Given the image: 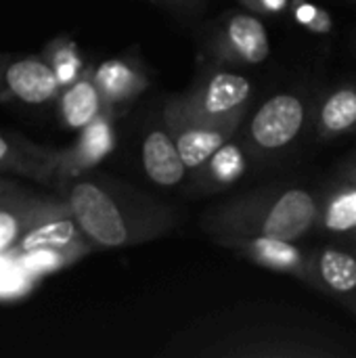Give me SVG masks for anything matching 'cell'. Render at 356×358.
Here are the masks:
<instances>
[{
  "instance_id": "cell-10",
  "label": "cell",
  "mask_w": 356,
  "mask_h": 358,
  "mask_svg": "<svg viewBox=\"0 0 356 358\" xmlns=\"http://www.w3.org/2000/svg\"><path fill=\"white\" fill-rule=\"evenodd\" d=\"M317 227L334 235L356 233V166L344 164V172L319 197Z\"/></svg>"
},
{
  "instance_id": "cell-16",
  "label": "cell",
  "mask_w": 356,
  "mask_h": 358,
  "mask_svg": "<svg viewBox=\"0 0 356 358\" xmlns=\"http://www.w3.org/2000/svg\"><path fill=\"white\" fill-rule=\"evenodd\" d=\"M111 147V130H109V120L101 117V113L84 128L82 141L67 153L61 157V166H59V174L67 176L82 172L84 168L97 164L107 149Z\"/></svg>"
},
{
  "instance_id": "cell-6",
  "label": "cell",
  "mask_w": 356,
  "mask_h": 358,
  "mask_svg": "<svg viewBox=\"0 0 356 358\" xmlns=\"http://www.w3.org/2000/svg\"><path fill=\"white\" fill-rule=\"evenodd\" d=\"M220 243L229 245L231 250L239 252L243 258L264 268L292 275L319 292L315 254L304 252L302 248L296 245V241H281V239H269V237H233Z\"/></svg>"
},
{
  "instance_id": "cell-2",
  "label": "cell",
  "mask_w": 356,
  "mask_h": 358,
  "mask_svg": "<svg viewBox=\"0 0 356 358\" xmlns=\"http://www.w3.org/2000/svg\"><path fill=\"white\" fill-rule=\"evenodd\" d=\"M319 197L302 187L266 189L241 195L208 218L218 243L233 237H269L298 241L317 227Z\"/></svg>"
},
{
  "instance_id": "cell-21",
  "label": "cell",
  "mask_w": 356,
  "mask_h": 358,
  "mask_svg": "<svg viewBox=\"0 0 356 358\" xmlns=\"http://www.w3.org/2000/svg\"><path fill=\"white\" fill-rule=\"evenodd\" d=\"M13 187H15V185H10V182H4V180H2V182H0V197H2V195H6Z\"/></svg>"
},
{
  "instance_id": "cell-23",
  "label": "cell",
  "mask_w": 356,
  "mask_h": 358,
  "mask_svg": "<svg viewBox=\"0 0 356 358\" xmlns=\"http://www.w3.org/2000/svg\"><path fill=\"white\" fill-rule=\"evenodd\" d=\"M353 250H355V254H356V233L353 235Z\"/></svg>"
},
{
  "instance_id": "cell-8",
  "label": "cell",
  "mask_w": 356,
  "mask_h": 358,
  "mask_svg": "<svg viewBox=\"0 0 356 358\" xmlns=\"http://www.w3.org/2000/svg\"><path fill=\"white\" fill-rule=\"evenodd\" d=\"M0 90L25 105H44L57 96L59 76L46 61L23 57L0 65Z\"/></svg>"
},
{
  "instance_id": "cell-9",
  "label": "cell",
  "mask_w": 356,
  "mask_h": 358,
  "mask_svg": "<svg viewBox=\"0 0 356 358\" xmlns=\"http://www.w3.org/2000/svg\"><path fill=\"white\" fill-rule=\"evenodd\" d=\"M61 153L34 145L27 138L0 130V172L21 174L40 182H50L59 174Z\"/></svg>"
},
{
  "instance_id": "cell-18",
  "label": "cell",
  "mask_w": 356,
  "mask_h": 358,
  "mask_svg": "<svg viewBox=\"0 0 356 358\" xmlns=\"http://www.w3.org/2000/svg\"><path fill=\"white\" fill-rule=\"evenodd\" d=\"M94 84L103 99L109 103H120L124 99L134 96L138 90V76L124 61H107L99 67L94 76Z\"/></svg>"
},
{
  "instance_id": "cell-19",
  "label": "cell",
  "mask_w": 356,
  "mask_h": 358,
  "mask_svg": "<svg viewBox=\"0 0 356 358\" xmlns=\"http://www.w3.org/2000/svg\"><path fill=\"white\" fill-rule=\"evenodd\" d=\"M204 166H208V178L214 185H229L235 178H239L243 170V157L241 151L227 141Z\"/></svg>"
},
{
  "instance_id": "cell-7",
  "label": "cell",
  "mask_w": 356,
  "mask_h": 358,
  "mask_svg": "<svg viewBox=\"0 0 356 358\" xmlns=\"http://www.w3.org/2000/svg\"><path fill=\"white\" fill-rule=\"evenodd\" d=\"M63 214H69L67 203L44 199L27 189L13 187L0 197V256L10 252L31 227Z\"/></svg>"
},
{
  "instance_id": "cell-22",
  "label": "cell",
  "mask_w": 356,
  "mask_h": 358,
  "mask_svg": "<svg viewBox=\"0 0 356 358\" xmlns=\"http://www.w3.org/2000/svg\"><path fill=\"white\" fill-rule=\"evenodd\" d=\"M241 2H245L248 6H252V8H254V0H241Z\"/></svg>"
},
{
  "instance_id": "cell-3",
  "label": "cell",
  "mask_w": 356,
  "mask_h": 358,
  "mask_svg": "<svg viewBox=\"0 0 356 358\" xmlns=\"http://www.w3.org/2000/svg\"><path fill=\"white\" fill-rule=\"evenodd\" d=\"M245 113V111H243ZM243 113L225 120H204L189 113L178 99L166 107V126L187 170L201 168L227 141L233 138Z\"/></svg>"
},
{
  "instance_id": "cell-12",
  "label": "cell",
  "mask_w": 356,
  "mask_h": 358,
  "mask_svg": "<svg viewBox=\"0 0 356 358\" xmlns=\"http://www.w3.org/2000/svg\"><path fill=\"white\" fill-rule=\"evenodd\" d=\"M319 292L329 294L356 313V254L340 248H323L315 254Z\"/></svg>"
},
{
  "instance_id": "cell-1",
  "label": "cell",
  "mask_w": 356,
  "mask_h": 358,
  "mask_svg": "<svg viewBox=\"0 0 356 358\" xmlns=\"http://www.w3.org/2000/svg\"><path fill=\"white\" fill-rule=\"evenodd\" d=\"M67 208L82 235L103 248L134 245L172 227V218L162 206L103 178L73 182Z\"/></svg>"
},
{
  "instance_id": "cell-4",
  "label": "cell",
  "mask_w": 356,
  "mask_h": 358,
  "mask_svg": "<svg viewBox=\"0 0 356 358\" xmlns=\"http://www.w3.org/2000/svg\"><path fill=\"white\" fill-rule=\"evenodd\" d=\"M308 107L296 92H279L262 103L250 122V143L260 153H277L298 141Z\"/></svg>"
},
{
  "instance_id": "cell-15",
  "label": "cell",
  "mask_w": 356,
  "mask_h": 358,
  "mask_svg": "<svg viewBox=\"0 0 356 358\" xmlns=\"http://www.w3.org/2000/svg\"><path fill=\"white\" fill-rule=\"evenodd\" d=\"M84 235L78 229L71 214L48 218L36 227H31L19 241V252H31V250H67V248H84Z\"/></svg>"
},
{
  "instance_id": "cell-24",
  "label": "cell",
  "mask_w": 356,
  "mask_h": 358,
  "mask_svg": "<svg viewBox=\"0 0 356 358\" xmlns=\"http://www.w3.org/2000/svg\"><path fill=\"white\" fill-rule=\"evenodd\" d=\"M348 164H355V166H356V153L353 155V157H350V159H348Z\"/></svg>"
},
{
  "instance_id": "cell-14",
  "label": "cell",
  "mask_w": 356,
  "mask_h": 358,
  "mask_svg": "<svg viewBox=\"0 0 356 358\" xmlns=\"http://www.w3.org/2000/svg\"><path fill=\"white\" fill-rule=\"evenodd\" d=\"M143 168L147 176L159 187H174L185 178L187 166L168 130L155 128L145 136Z\"/></svg>"
},
{
  "instance_id": "cell-13",
  "label": "cell",
  "mask_w": 356,
  "mask_h": 358,
  "mask_svg": "<svg viewBox=\"0 0 356 358\" xmlns=\"http://www.w3.org/2000/svg\"><path fill=\"white\" fill-rule=\"evenodd\" d=\"M356 130V84L346 82L329 90L317 107L315 132L321 141H334Z\"/></svg>"
},
{
  "instance_id": "cell-11",
  "label": "cell",
  "mask_w": 356,
  "mask_h": 358,
  "mask_svg": "<svg viewBox=\"0 0 356 358\" xmlns=\"http://www.w3.org/2000/svg\"><path fill=\"white\" fill-rule=\"evenodd\" d=\"M220 46L229 59L248 65H258L271 55V40L264 23L248 13H237L227 21Z\"/></svg>"
},
{
  "instance_id": "cell-5",
  "label": "cell",
  "mask_w": 356,
  "mask_h": 358,
  "mask_svg": "<svg viewBox=\"0 0 356 358\" xmlns=\"http://www.w3.org/2000/svg\"><path fill=\"white\" fill-rule=\"evenodd\" d=\"M252 96V82L235 71H216L208 76L199 88L178 99L193 115L204 120H225L245 111Z\"/></svg>"
},
{
  "instance_id": "cell-17",
  "label": "cell",
  "mask_w": 356,
  "mask_h": 358,
  "mask_svg": "<svg viewBox=\"0 0 356 358\" xmlns=\"http://www.w3.org/2000/svg\"><path fill=\"white\" fill-rule=\"evenodd\" d=\"M103 96L94 80H80L69 86L61 101V113L69 128H86L101 113Z\"/></svg>"
},
{
  "instance_id": "cell-20",
  "label": "cell",
  "mask_w": 356,
  "mask_h": 358,
  "mask_svg": "<svg viewBox=\"0 0 356 358\" xmlns=\"http://www.w3.org/2000/svg\"><path fill=\"white\" fill-rule=\"evenodd\" d=\"M86 250L82 248H67V250H31V252H21V266L31 271V273H46L55 271L73 258L82 256Z\"/></svg>"
}]
</instances>
